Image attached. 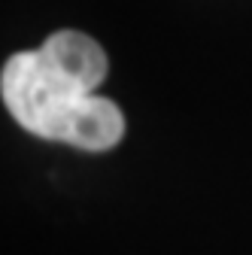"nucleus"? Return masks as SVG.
<instances>
[{
    "instance_id": "obj_1",
    "label": "nucleus",
    "mask_w": 252,
    "mask_h": 255,
    "mask_svg": "<svg viewBox=\"0 0 252 255\" xmlns=\"http://www.w3.org/2000/svg\"><path fill=\"white\" fill-rule=\"evenodd\" d=\"M110 73L107 52L79 30H58L40 49L15 52L0 73L9 116L52 143L107 152L125 134V116L98 88Z\"/></svg>"
}]
</instances>
